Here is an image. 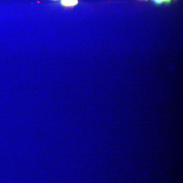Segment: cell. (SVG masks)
<instances>
[{
  "mask_svg": "<svg viewBox=\"0 0 183 183\" xmlns=\"http://www.w3.org/2000/svg\"><path fill=\"white\" fill-rule=\"evenodd\" d=\"M54 1H57V0H54Z\"/></svg>",
  "mask_w": 183,
  "mask_h": 183,
  "instance_id": "3957f363",
  "label": "cell"
},
{
  "mask_svg": "<svg viewBox=\"0 0 183 183\" xmlns=\"http://www.w3.org/2000/svg\"><path fill=\"white\" fill-rule=\"evenodd\" d=\"M146 1H147V0H146Z\"/></svg>",
  "mask_w": 183,
  "mask_h": 183,
  "instance_id": "277c9868",
  "label": "cell"
},
{
  "mask_svg": "<svg viewBox=\"0 0 183 183\" xmlns=\"http://www.w3.org/2000/svg\"><path fill=\"white\" fill-rule=\"evenodd\" d=\"M156 5H161L163 3L169 4L171 2V0H152Z\"/></svg>",
  "mask_w": 183,
  "mask_h": 183,
  "instance_id": "7a4b0ae2",
  "label": "cell"
},
{
  "mask_svg": "<svg viewBox=\"0 0 183 183\" xmlns=\"http://www.w3.org/2000/svg\"><path fill=\"white\" fill-rule=\"evenodd\" d=\"M78 3V0H61V5L64 7H74Z\"/></svg>",
  "mask_w": 183,
  "mask_h": 183,
  "instance_id": "6da1fadb",
  "label": "cell"
}]
</instances>
